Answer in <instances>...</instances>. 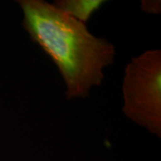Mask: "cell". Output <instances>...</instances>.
<instances>
[{
	"label": "cell",
	"mask_w": 161,
	"mask_h": 161,
	"mask_svg": "<svg viewBox=\"0 0 161 161\" xmlns=\"http://www.w3.org/2000/svg\"><path fill=\"white\" fill-rule=\"evenodd\" d=\"M17 3L23 14V28L57 65L66 98H87L92 87L101 84L104 69L114 63L115 46L45 0Z\"/></svg>",
	"instance_id": "1"
},
{
	"label": "cell",
	"mask_w": 161,
	"mask_h": 161,
	"mask_svg": "<svg viewBox=\"0 0 161 161\" xmlns=\"http://www.w3.org/2000/svg\"><path fill=\"white\" fill-rule=\"evenodd\" d=\"M106 3L102 0H58L54 6L67 15L85 23L100 6Z\"/></svg>",
	"instance_id": "3"
},
{
	"label": "cell",
	"mask_w": 161,
	"mask_h": 161,
	"mask_svg": "<svg viewBox=\"0 0 161 161\" xmlns=\"http://www.w3.org/2000/svg\"><path fill=\"white\" fill-rule=\"evenodd\" d=\"M123 112L161 137V51L147 50L127 64L122 85Z\"/></svg>",
	"instance_id": "2"
},
{
	"label": "cell",
	"mask_w": 161,
	"mask_h": 161,
	"mask_svg": "<svg viewBox=\"0 0 161 161\" xmlns=\"http://www.w3.org/2000/svg\"><path fill=\"white\" fill-rule=\"evenodd\" d=\"M142 11L150 14H159L160 13V1H150L144 0L142 2Z\"/></svg>",
	"instance_id": "4"
}]
</instances>
